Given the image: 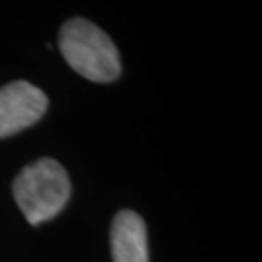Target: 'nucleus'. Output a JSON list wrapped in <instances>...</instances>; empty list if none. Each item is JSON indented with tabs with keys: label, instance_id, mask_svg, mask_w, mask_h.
I'll list each match as a JSON object with an SVG mask.
<instances>
[{
	"label": "nucleus",
	"instance_id": "1",
	"mask_svg": "<svg viewBox=\"0 0 262 262\" xmlns=\"http://www.w3.org/2000/svg\"><path fill=\"white\" fill-rule=\"evenodd\" d=\"M58 46L63 58L87 80L107 83L121 75V60L111 38L91 20L73 17L61 26Z\"/></svg>",
	"mask_w": 262,
	"mask_h": 262
},
{
	"label": "nucleus",
	"instance_id": "2",
	"mask_svg": "<svg viewBox=\"0 0 262 262\" xmlns=\"http://www.w3.org/2000/svg\"><path fill=\"white\" fill-rule=\"evenodd\" d=\"M12 194L29 225L38 227L67 206L72 186L63 165L45 157L19 172L12 184Z\"/></svg>",
	"mask_w": 262,
	"mask_h": 262
},
{
	"label": "nucleus",
	"instance_id": "3",
	"mask_svg": "<svg viewBox=\"0 0 262 262\" xmlns=\"http://www.w3.org/2000/svg\"><path fill=\"white\" fill-rule=\"evenodd\" d=\"M48 109L46 94L33 83L15 80L0 89V138L38 123Z\"/></svg>",
	"mask_w": 262,
	"mask_h": 262
},
{
	"label": "nucleus",
	"instance_id": "4",
	"mask_svg": "<svg viewBox=\"0 0 262 262\" xmlns=\"http://www.w3.org/2000/svg\"><path fill=\"white\" fill-rule=\"evenodd\" d=\"M111 255L114 262H150L146 225L138 213H116L111 223Z\"/></svg>",
	"mask_w": 262,
	"mask_h": 262
}]
</instances>
